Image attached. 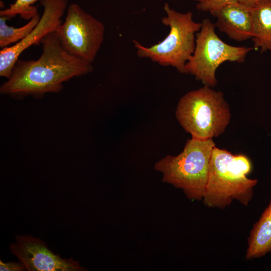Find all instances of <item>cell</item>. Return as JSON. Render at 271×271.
Masks as SVG:
<instances>
[{
    "instance_id": "14",
    "label": "cell",
    "mask_w": 271,
    "mask_h": 271,
    "mask_svg": "<svg viewBox=\"0 0 271 271\" xmlns=\"http://www.w3.org/2000/svg\"><path fill=\"white\" fill-rule=\"evenodd\" d=\"M37 1L39 0H16L9 8L1 10L0 16L11 19L17 15H20L25 20H30L38 13L37 8L33 6Z\"/></svg>"
},
{
    "instance_id": "10",
    "label": "cell",
    "mask_w": 271,
    "mask_h": 271,
    "mask_svg": "<svg viewBox=\"0 0 271 271\" xmlns=\"http://www.w3.org/2000/svg\"><path fill=\"white\" fill-rule=\"evenodd\" d=\"M210 14L216 19L215 27L230 39L241 42L251 38V8L235 2Z\"/></svg>"
},
{
    "instance_id": "4",
    "label": "cell",
    "mask_w": 271,
    "mask_h": 271,
    "mask_svg": "<svg viewBox=\"0 0 271 271\" xmlns=\"http://www.w3.org/2000/svg\"><path fill=\"white\" fill-rule=\"evenodd\" d=\"M164 9L166 16L162 18V23L169 27V34L163 41L150 47L133 40L137 54L161 66L174 67L181 73L188 74L186 65L194 53L196 35L202 23L194 21L191 12H178L167 3Z\"/></svg>"
},
{
    "instance_id": "6",
    "label": "cell",
    "mask_w": 271,
    "mask_h": 271,
    "mask_svg": "<svg viewBox=\"0 0 271 271\" xmlns=\"http://www.w3.org/2000/svg\"><path fill=\"white\" fill-rule=\"evenodd\" d=\"M196 35L195 48L187 62L188 74L195 76L206 86L216 85L215 73L222 63L229 61L242 63L253 48L234 46L223 42L215 33V26L209 19H204Z\"/></svg>"
},
{
    "instance_id": "2",
    "label": "cell",
    "mask_w": 271,
    "mask_h": 271,
    "mask_svg": "<svg viewBox=\"0 0 271 271\" xmlns=\"http://www.w3.org/2000/svg\"><path fill=\"white\" fill-rule=\"evenodd\" d=\"M252 163L245 155H233L215 147L212 151L206 190L202 200L209 207L224 209L234 200L247 206L257 180L248 178Z\"/></svg>"
},
{
    "instance_id": "1",
    "label": "cell",
    "mask_w": 271,
    "mask_h": 271,
    "mask_svg": "<svg viewBox=\"0 0 271 271\" xmlns=\"http://www.w3.org/2000/svg\"><path fill=\"white\" fill-rule=\"evenodd\" d=\"M41 43L43 51L37 60L16 61L11 76L1 86L2 94L38 97L59 92L64 82L92 71V64L77 58L64 49L55 31L44 37Z\"/></svg>"
},
{
    "instance_id": "15",
    "label": "cell",
    "mask_w": 271,
    "mask_h": 271,
    "mask_svg": "<svg viewBox=\"0 0 271 271\" xmlns=\"http://www.w3.org/2000/svg\"><path fill=\"white\" fill-rule=\"evenodd\" d=\"M197 2L196 8L202 12L210 13L219 9L223 6L239 0H194Z\"/></svg>"
},
{
    "instance_id": "9",
    "label": "cell",
    "mask_w": 271,
    "mask_h": 271,
    "mask_svg": "<svg viewBox=\"0 0 271 271\" xmlns=\"http://www.w3.org/2000/svg\"><path fill=\"white\" fill-rule=\"evenodd\" d=\"M16 243L10 245V251L29 271H83L79 261L72 258H62L55 254L39 239L30 235L17 236Z\"/></svg>"
},
{
    "instance_id": "12",
    "label": "cell",
    "mask_w": 271,
    "mask_h": 271,
    "mask_svg": "<svg viewBox=\"0 0 271 271\" xmlns=\"http://www.w3.org/2000/svg\"><path fill=\"white\" fill-rule=\"evenodd\" d=\"M251 39L255 49L264 52L271 47V0L251 8Z\"/></svg>"
},
{
    "instance_id": "18",
    "label": "cell",
    "mask_w": 271,
    "mask_h": 271,
    "mask_svg": "<svg viewBox=\"0 0 271 271\" xmlns=\"http://www.w3.org/2000/svg\"><path fill=\"white\" fill-rule=\"evenodd\" d=\"M269 50H270V51H271V47H270V48Z\"/></svg>"
},
{
    "instance_id": "7",
    "label": "cell",
    "mask_w": 271,
    "mask_h": 271,
    "mask_svg": "<svg viewBox=\"0 0 271 271\" xmlns=\"http://www.w3.org/2000/svg\"><path fill=\"white\" fill-rule=\"evenodd\" d=\"M103 23L72 3L64 21L55 31L64 49L71 55L92 64L103 43Z\"/></svg>"
},
{
    "instance_id": "17",
    "label": "cell",
    "mask_w": 271,
    "mask_h": 271,
    "mask_svg": "<svg viewBox=\"0 0 271 271\" xmlns=\"http://www.w3.org/2000/svg\"><path fill=\"white\" fill-rule=\"evenodd\" d=\"M266 0H239V2L250 8H252L260 3Z\"/></svg>"
},
{
    "instance_id": "16",
    "label": "cell",
    "mask_w": 271,
    "mask_h": 271,
    "mask_svg": "<svg viewBox=\"0 0 271 271\" xmlns=\"http://www.w3.org/2000/svg\"><path fill=\"white\" fill-rule=\"evenodd\" d=\"M26 267L21 262H10L5 263L0 261L1 271H22L25 270Z\"/></svg>"
},
{
    "instance_id": "5",
    "label": "cell",
    "mask_w": 271,
    "mask_h": 271,
    "mask_svg": "<svg viewBox=\"0 0 271 271\" xmlns=\"http://www.w3.org/2000/svg\"><path fill=\"white\" fill-rule=\"evenodd\" d=\"M175 114L185 131L198 140L219 136L230 119V108L223 94L206 85L183 96Z\"/></svg>"
},
{
    "instance_id": "13",
    "label": "cell",
    "mask_w": 271,
    "mask_h": 271,
    "mask_svg": "<svg viewBox=\"0 0 271 271\" xmlns=\"http://www.w3.org/2000/svg\"><path fill=\"white\" fill-rule=\"evenodd\" d=\"M40 18L37 13L26 24L21 27L15 28L7 25V21L10 19L9 17L1 16L0 47L3 49L24 39L36 26Z\"/></svg>"
},
{
    "instance_id": "11",
    "label": "cell",
    "mask_w": 271,
    "mask_h": 271,
    "mask_svg": "<svg viewBox=\"0 0 271 271\" xmlns=\"http://www.w3.org/2000/svg\"><path fill=\"white\" fill-rule=\"evenodd\" d=\"M247 241V260L271 252V198L259 220L253 225Z\"/></svg>"
},
{
    "instance_id": "3",
    "label": "cell",
    "mask_w": 271,
    "mask_h": 271,
    "mask_svg": "<svg viewBox=\"0 0 271 271\" xmlns=\"http://www.w3.org/2000/svg\"><path fill=\"white\" fill-rule=\"evenodd\" d=\"M215 147L212 139L192 138L187 140L180 154L166 156L156 163L154 168L162 174L164 182L182 189L189 199L201 200L206 190Z\"/></svg>"
},
{
    "instance_id": "8",
    "label": "cell",
    "mask_w": 271,
    "mask_h": 271,
    "mask_svg": "<svg viewBox=\"0 0 271 271\" xmlns=\"http://www.w3.org/2000/svg\"><path fill=\"white\" fill-rule=\"evenodd\" d=\"M44 11L33 30L23 40L0 51V76L7 79L21 53L30 46L41 43L48 34L54 32L62 23L61 18L68 7V0H41Z\"/></svg>"
}]
</instances>
